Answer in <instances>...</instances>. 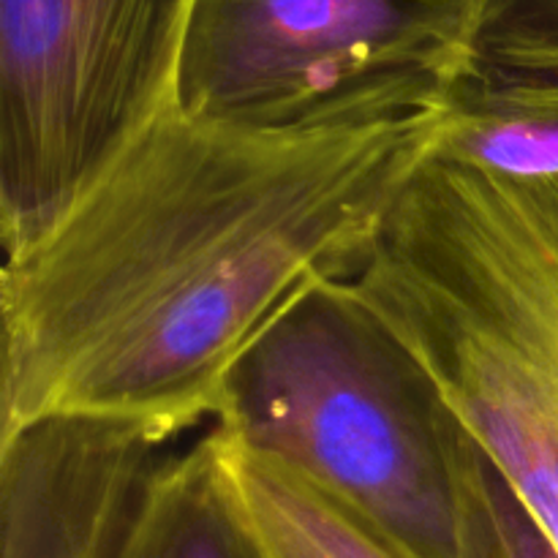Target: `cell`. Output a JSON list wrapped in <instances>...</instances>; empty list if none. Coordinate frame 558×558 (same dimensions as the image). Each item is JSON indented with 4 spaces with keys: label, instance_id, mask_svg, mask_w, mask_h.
Returning <instances> with one entry per match:
<instances>
[{
    "label": "cell",
    "instance_id": "obj_9",
    "mask_svg": "<svg viewBox=\"0 0 558 558\" xmlns=\"http://www.w3.org/2000/svg\"><path fill=\"white\" fill-rule=\"evenodd\" d=\"M118 558H265L218 483L207 428L167 452Z\"/></svg>",
    "mask_w": 558,
    "mask_h": 558
},
{
    "label": "cell",
    "instance_id": "obj_2",
    "mask_svg": "<svg viewBox=\"0 0 558 558\" xmlns=\"http://www.w3.org/2000/svg\"><path fill=\"white\" fill-rule=\"evenodd\" d=\"M343 289L423 365L558 554V178L430 158Z\"/></svg>",
    "mask_w": 558,
    "mask_h": 558
},
{
    "label": "cell",
    "instance_id": "obj_1",
    "mask_svg": "<svg viewBox=\"0 0 558 558\" xmlns=\"http://www.w3.org/2000/svg\"><path fill=\"white\" fill-rule=\"evenodd\" d=\"M436 131L153 118L3 251L0 436L47 417L210 428L262 336L357 276Z\"/></svg>",
    "mask_w": 558,
    "mask_h": 558
},
{
    "label": "cell",
    "instance_id": "obj_3",
    "mask_svg": "<svg viewBox=\"0 0 558 558\" xmlns=\"http://www.w3.org/2000/svg\"><path fill=\"white\" fill-rule=\"evenodd\" d=\"M213 425L314 480L412 558H474L494 532L485 452L343 283L262 336Z\"/></svg>",
    "mask_w": 558,
    "mask_h": 558
},
{
    "label": "cell",
    "instance_id": "obj_4",
    "mask_svg": "<svg viewBox=\"0 0 558 558\" xmlns=\"http://www.w3.org/2000/svg\"><path fill=\"white\" fill-rule=\"evenodd\" d=\"M477 0H194L174 107L272 131L439 118Z\"/></svg>",
    "mask_w": 558,
    "mask_h": 558
},
{
    "label": "cell",
    "instance_id": "obj_7",
    "mask_svg": "<svg viewBox=\"0 0 558 558\" xmlns=\"http://www.w3.org/2000/svg\"><path fill=\"white\" fill-rule=\"evenodd\" d=\"M434 161L494 178H558V0H477Z\"/></svg>",
    "mask_w": 558,
    "mask_h": 558
},
{
    "label": "cell",
    "instance_id": "obj_5",
    "mask_svg": "<svg viewBox=\"0 0 558 558\" xmlns=\"http://www.w3.org/2000/svg\"><path fill=\"white\" fill-rule=\"evenodd\" d=\"M194 0H0V243L174 107Z\"/></svg>",
    "mask_w": 558,
    "mask_h": 558
},
{
    "label": "cell",
    "instance_id": "obj_8",
    "mask_svg": "<svg viewBox=\"0 0 558 558\" xmlns=\"http://www.w3.org/2000/svg\"><path fill=\"white\" fill-rule=\"evenodd\" d=\"M207 441L218 483L265 558H412L330 490L221 425Z\"/></svg>",
    "mask_w": 558,
    "mask_h": 558
},
{
    "label": "cell",
    "instance_id": "obj_10",
    "mask_svg": "<svg viewBox=\"0 0 558 558\" xmlns=\"http://www.w3.org/2000/svg\"><path fill=\"white\" fill-rule=\"evenodd\" d=\"M490 501H494V534L477 558H558L548 537L518 505L494 469H490Z\"/></svg>",
    "mask_w": 558,
    "mask_h": 558
},
{
    "label": "cell",
    "instance_id": "obj_6",
    "mask_svg": "<svg viewBox=\"0 0 558 558\" xmlns=\"http://www.w3.org/2000/svg\"><path fill=\"white\" fill-rule=\"evenodd\" d=\"M172 445L114 417H47L0 436V558H118Z\"/></svg>",
    "mask_w": 558,
    "mask_h": 558
}]
</instances>
